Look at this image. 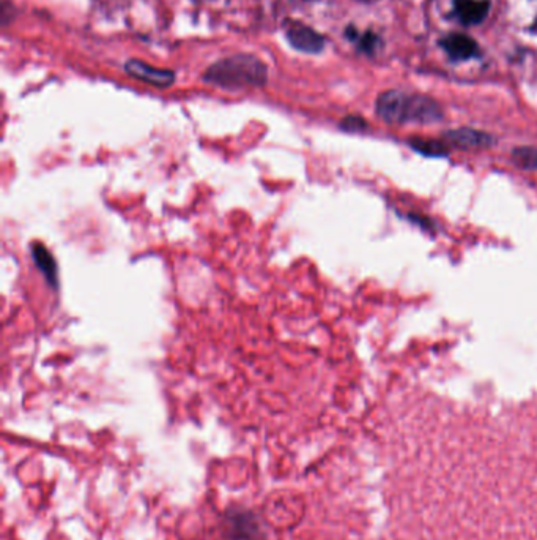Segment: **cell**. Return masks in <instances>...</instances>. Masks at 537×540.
Returning <instances> with one entry per match:
<instances>
[{
	"mask_svg": "<svg viewBox=\"0 0 537 540\" xmlns=\"http://www.w3.org/2000/svg\"><path fill=\"white\" fill-rule=\"evenodd\" d=\"M377 114L388 123H434L441 121L443 111L426 95L388 90L378 97Z\"/></svg>",
	"mask_w": 537,
	"mask_h": 540,
	"instance_id": "6da1fadb",
	"label": "cell"
},
{
	"mask_svg": "<svg viewBox=\"0 0 537 540\" xmlns=\"http://www.w3.org/2000/svg\"><path fill=\"white\" fill-rule=\"evenodd\" d=\"M203 81L224 89L261 87L266 82V67L254 55L237 54L211 65Z\"/></svg>",
	"mask_w": 537,
	"mask_h": 540,
	"instance_id": "7a4b0ae2",
	"label": "cell"
},
{
	"mask_svg": "<svg viewBox=\"0 0 537 540\" xmlns=\"http://www.w3.org/2000/svg\"><path fill=\"white\" fill-rule=\"evenodd\" d=\"M222 532L229 540H266L265 523L249 507L232 504L222 514Z\"/></svg>",
	"mask_w": 537,
	"mask_h": 540,
	"instance_id": "3957f363",
	"label": "cell"
},
{
	"mask_svg": "<svg viewBox=\"0 0 537 540\" xmlns=\"http://www.w3.org/2000/svg\"><path fill=\"white\" fill-rule=\"evenodd\" d=\"M286 33H287L288 41H290V45L295 49H298V51L315 54V53H320L324 48V40L322 35L301 23H295V21L287 23Z\"/></svg>",
	"mask_w": 537,
	"mask_h": 540,
	"instance_id": "277c9868",
	"label": "cell"
},
{
	"mask_svg": "<svg viewBox=\"0 0 537 540\" xmlns=\"http://www.w3.org/2000/svg\"><path fill=\"white\" fill-rule=\"evenodd\" d=\"M126 73H128L131 78H136L142 82L152 84V86H157L161 89H166L169 86H172L175 81V73L171 72V70H162V68H153L150 65H147L142 60H130L126 62L125 65Z\"/></svg>",
	"mask_w": 537,
	"mask_h": 540,
	"instance_id": "5b68a950",
	"label": "cell"
},
{
	"mask_svg": "<svg viewBox=\"0 0 537 540\" xmlns=\"http://www.w3.org/2000/svg\"><path fill=\"white\" fill-rule=\"evenodd\" d=\"M444 138L448 143L462 147V149H484V147H490L493 144V138L490 135L473 128L451 130Z\"/></svg>",
	"mask_w": 537,
	"mask_h": 540,
	"instance_id": "8992f818",
	"label": "cell"
},
{
	"mask_svg": "<svg viewBox=\"0 0 537 540\" xmlns=\"http://www.w3.org/2000/svg\"><path fill=\"white\" fill-rule=\"evenodd\" d=\"M456 15L465 26L480 24L489 15V0H454Z\"/></svg>",
	"mask_w": 537,
	"mask_h": 540,
	"instance_id": "52a82bcc",
	"label": "cell"
},
{
	"mask_svg": "<svg viewBox=\"0 0 537 540\" xmlns=\"http://www.w3.org/2000/svg\"><path fill=\"white\" fill-rule=\"evenodd\" d=\"M441 46L451 59L465 60L477 54V43L462 33H451L441 40Z\"/></svg>",
	"mask_w": 537,
	"mask_h": 540,
	"instance_id": "ba28073f",
	"label": "cell"
},
{
	"mask_svg": "<svg viewBox=\"0 0 537 540\" xmlns=\"http://www.w3.org/2000/svg\"><path fill=\"white\" fill-rule=\"evenodd\" d=\"M32 256L33 261L37 264V268L41 270V273L46 277V280L52 286H57V264H55L52 255L49 253V250L43 243H33L32 247Z\"/></svg>",
	"mask_w": 537,
	"mask_h": 540,
	"instance_id": "9c48e42d",
	"label": "cell"
},
{
	"mask_svg": "<svg viewBox=\"0 0 537 540\" xmlns=\"http://www.w3.org/2000/svg\"><path fill=\"white\" fill-rule=\"evenodd\" d=\"M409 144H412L413 149L424 153V155L440 157V155H446L448 153L446 145H444L443 143L430 141V139H412Z\"/></svg>",
	"mask_w": 537,
	"mask_h": 540,
	"instance_id": "30bf717a",
	"label": "cell"
},
{
	"mask_svg": "<svg viewBox=\"0 0 537 540\" xmlns=\"http://www.w3.org/2000/svg\"><path fill=\"white\" fill-rule=\"evenodd\" d=\"M514 157L521 166L531 167V170H537V150H534V149H519V150H515Z\"/></svg>",
	"mask_w": 537,
	"mask_h": 540,
	"instance_id": "8fae6325",
	"label": "cell"
},
{
	"mask_svg": "<svg viewBox=\"0 0 537 540\" xmlns=\"http://www.w3.org/2000/svg\"><path fill=\"white\" fill-rule=\"evenodd\" d=\"M375 45H377V35L375 33L366 32L363 37H359V48H361V51H364L367 54L373 53Z\"/></svg>",
	"mask_w": 537,
	"mask_h": 540,
	"instance_id": "7c38bea8",
	"label": "cell"
},
{
	"mask_svg": "<svg viewBox=\"0 0 537 540\" xmlns=\"http://www.w3.org/2000/svg\"><path fill=\"white\" fill-rule=\"evenodd\" d=\"M342 128L344 130H349V131H359L366 128V122L363 121L361 117H356V116H350L345 119V121L342 122Z\"/></svg>",
	"mask_w": 537,
	"mask_h": 540,
	"instance_id": "4fadbf2b",
	"label": "cell"
},
{
	"mask_svg": "<svg viewBox=\"0 0 537 540\" xmlns=\"http://www.w3.org/2000/svg\"><path fill=\"white\" fill-rule=\"evenodd\" d=\"M361 2H377V0H361Z\"/></svg>",
	"mask_w": 537,
	"mask_h": 540,
	"instance_id": "5bb4252c",
	"label": "cell"
}]
</instances>
